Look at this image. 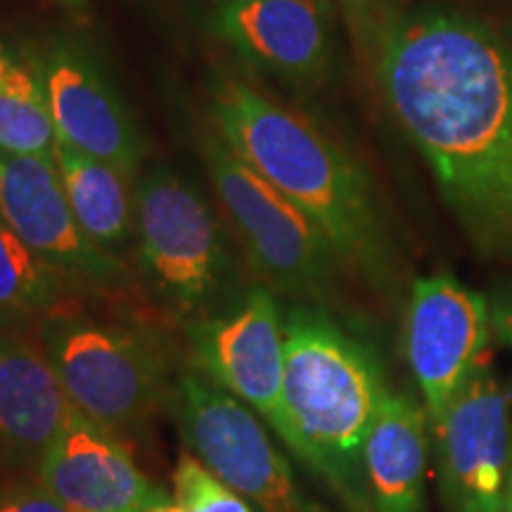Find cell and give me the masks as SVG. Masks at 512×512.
Masks as SVG:
<instances>
[{"mask_svg": "<svg viewBox=\"0 0 512 512\" xmlns=\"http://www.w3.org/2000/svg\"><path fill=\"white\" fill-rule=\"evenodd\" d=\"M508 399L512 401V384H510V394H508Z\"/></svg>", "mask_w": 512, "mask_h": 512, "instance_id": "cell-27", "label": "cell"}, {"mask_svg": "<svg viewBox=\"0 0 512 512\" xmlns=\"http://www.w3.org/2000/svg\"><path fill=\"white\" fill-rule=\"evenodd\" d=\"M202 157L230 226L268 290L297 304L325 306L335 290L339 259L323 230L221 136L202 138Z\"/></svg>", "mask_w": 512, "mask_h": 512, "instance_id": "cell-5", "label": "cell"}, {"mask_svg": "<svg viewBox=\"0 0 512 512\" xmlns=\"http://www.w3.org/2000/svg\"><path fill=\"white\" fill-rule=\"evenodd\" d=\"M375 81L479 247H512V50L482 19L425 5L387 36Z\"/></svg>", "mask_w": 512, "mask_h": 512, "instance_id": "cell-1", "label": "cell"}, {"mask_svg": "<svg viewBox=\"0 0 512 512\" xmlns=\"http://www.w3.org/2000/svg\"><path fill=\"white\" fill-rule=\"evenodd\" d=\"M72 285L0 221V332H29L67 309Z\"/></svg>", "mask_w": 512, "mask_h": 512, "instance_id": "cell-18", "label": "cell"}, {"mask_svg": "<svg viewBox=\"0 0 512 512\" xmlns=\"http://www.w3.org/2000/svg\"><path fill=\"white\" fill-rule=\"evenodd\" d=\"M190 368L245 403L268 430L283 420L285 328L268 287L226 311L188 323Z\"/></svg>", "mask_w": 512, "mask_h": 512, "instance_id": "cell-9", "label": "cell"}, {"mask_svg": "<svg viewBox=\"0 0 512 512\" xmlns=\"http://www.w3.org/2000/svg\"><path fill=\"white\" fill-rule=\"evenodd\" d=\"M38 339L74 411L119 437L171 401L174 358L152 332L64 309L43 320Z\"/></svg>", "mask_w": 512, "mask_h": 512, "instance_id": "cell-4", "label": "cell"}, {"mask_svg": "<svg viewBox=\"0 0 512 512\" xmlns=\"http://www.w3.org/2000/svg\"><path fill=\"white\" fill-rule=\"evenodd\" d=\"M430 418L411 394L389 389L366 444V472L377 512H425Z\"/></svg>", "mask_w": 512, "mask_h": 512, "instance_id": "cell-16", "label": "cell"}, {"mask_svg": "<svg viewBox=\"0 0 512 512\" xmlns=\"http://www.w3.org/2000/svg\"><path fill=\"white\" fill-rule=\"evenodd\" d=\"M349 29L356 57L370 74H375L377 57L392 34V29L406 15V0H332Z\"/></svg>", "mask_w": 512, "mask_h": 512, "instance_id": "cell-20", "label": "cell"}, {"mask_svg": "<svg viewBox=\"0 0 512 512\" xmlns=\"http://www.w3.org/2000/svg\"><path fill=\"white\" fill-rule=\"evenodd\" d=\"M55 3L64 5L67 10H86L88 0H55Z\"/></svg>", "mask_w": 512, "mask_h": 512, "instance_id": "cell-25", "label": "cell"}, {"mask_svg": "<svg viewBox=\"0 0 512 512\" xmlns=\"http://www.w3.org/2000/svg\"><path fill=\"white\" fill-rule=\"evenodd\" d=\"M57 128L36 57L0 43V152L55 159Z\"/></svg>", "mask_w": 512, "mask_h": 512, "instance_id": "cell-19", "label": "cell"}, {"mask_svg": "<svg viewBox=\"0 0 512 512\" xmlns=\"http://www.w3.org/2000/svg\"><path fill=\"white\" fill-rule=\"evenodd\" d=\"M0 221L64 275L72 290L114 294L126 287V268L83 233L55 159L0 152Z\"/></svg>", "mask_w": 512, "mask_h": 512, "instance_id": "cell-8", "label": "cell"}, {"mask_svg": "<svg viewBox=\"0 0 512 512\" xmlns=\"http://www.w3.org/2000/svg\"><path fill=\"white\" fill-rule=\"evenodd\" d=\"M36 479L72 512H145L169 501L119 434L74 408L43 453Z\"/></svg>", "mask_w": 512, "mask_h": 512, "instance_id": "cell-13", "label": "cell"}, {"mask_svg": "<svg viewBox=\"0 0 512 512\" xmlns=\"http://www.w3.org/2000/svg\"><path fill=\"white\" fill-rule=\"evenodd\" d=\"M43 86L57 138L131 178L143 159V138L98 62L79 43L57 38L41 57Z\"/></svg>", "mask_w": 512, "mask_h": 512, "instance_id": "cell-12", "label": "cell"}, {"mask_svg": "<svg viewBox=\"0 0 512 512\" xmlns=\"http://www.w3.org/2000/svg\"><path fill=\"white\" fill-rule=\"evenodd\" d=\"M0 512H72L67 505L57 501L41 482H15L0 484Z\"/></svg>", "mask_w": 512, "mask_h": 512, "instance_id": "cell-22", "label": "cell"}, {"mask_svg": "<svg viewBox=\"0 0 512 512\" xmlns=\"http://www.w3.org/2000/svg\"><path fill=\"white\" fill-rule=\"evenodd\" d=\"M72 413L41 339L0 332V460L38 467Z\"/></svg>", "mask_w": 512, "mask_h": 512, "instance_id": "cell-15", "label": "cell"}, {"mask_svg": "<svg viewBox=\"0 0 512 512\" xmlns=\"http://www.w3.org/2000/svg\"><path fill=\"white\" fill-rule=\"evenodd\" d=\"M489 339V299L451 273L415 280L406 309V356L432 432L439 430L467 375L489 351Z\"/></svg>", "mask_w": 512, "mask_h": 512, "instance_id": "cell-10", "label": "cell"}, {"mask_svg": "<svg viewBox=\"0 0 512 512\" xmlns=\"http://www.w3.org/2000/svg\"><path fill=\"white\" fill-rule=\"evenodd\" d=\"M214 29L242 60L294 86L330 74V0H219Z\"/></svg>", "mask_w": 512, "mask_h": 512, "instance_id": "cell-14", "label": "cell"}, {"mask_svg": "<svg viewBox=\"0 0 512 512\" xmlns=\"http://www.w3.org/2000/svg\"><path fill=\"white\" fill-rule=\"evenodd\" d=\"M216 131L242 162L297 204L347 266L380 294L399 292V259L361 164L302 112L235 76L211 88Z\"/></svg>", "mask_w": 512, "mask_h": 512, "instance_id": "cell-2", "label": "cell"}, {"mask_svg": "<svg viewBox=\"0 0 512 512\" xmlns=\"http://www.w3.org/2000/svg\"><path fill=\"white\" fill-rule=\"evenodd\" d=\"M283 328V420L273 432L344 510L377 512L366 444L392 389L380 356L328 306L294 304Z\"/></svg>", "mask_w": 512, "mask_h": 512, "instance_id": "cell-3", "label": "cell"}, {"mask_svg": "<svg viewBox=\"0 0 512 512\" xmlns=\"http://www.w3.org/2000/svg\"><path fill=\"white\" fill-rule=\"evenodd\" d=\"M55 164L64 195L83 233L114 254L136 230V197L128 178L112 164L100 162L57 138Z\"/></svg>", "mask_w": 512, "mask_h": 512, "instance_id": "cell-17", "label": "cell"}, {"mask_svg": "<svg viewBox=\"0 0 512 512\" xmlns=\"http://www.w3.org/2000/svg\"><path fill=\"white\" fill-rule=\"evenodd\" d=\"M133 197L138 266L159 304L190 323L216 313L233 264L209 202L164 166L140 178Z\"/></svg>", "mask_w": 512, "mask_h": 512, "instance_id": "cell-6", "label": "cell"}, {"mask_svg": "<svg viewBox=\"0 0 512 512\" xmlns=\"http://www.w3.org/2000/svg\"><path fill=\"white\" fill-rule=\"evenodd\" d=\"M145 512H183V508L178 503H174V498H169V501L159 503V505H155V508H150Z\"/></svg>", "mask_w": 512, "mask_h": 512, "instance_id": "cell-24", "label": "cell"}, {"mask_svg": "<svg viewBox=\"0 0 512 512\" xmlns=\"http://www.w3.org/2000/svg\"><path fill=\"white\" fill-rule=\"evenodd\" d=\"M174 503L183 512H254L233 486L211 472L200 458L183 453L171 475Z\"/></svg>", "mask_w": 512, "mask_h": 512, "instance_id": "cell-21", "label": "cell"}, {"mask_svg": "<svg viewBox=\"0 0 512 512\" xmlns=\"http://www.w3.org/2000/svg\"><path fill=\"white\" fill-rule=\"evenodd\" d=\"M503 512H512V470H510V479H508V494H505Z\"/></svg>", "mask_w": 512, "mask_h": 512, "instance_id": "cell-26", "label": "cell"}, {"mask_svg": "<svg viewBox=\"0 0 512 512\" xmlns=\"http://www.w3.org/2000/svg\"><path fill=\"white\" fill-rule=\"evenodd\" d=\"M491 313V335L505 347H512V280L496 287L489 297Z\"/></svg>", "mask_w": 512, "mask_h": 512, "instance_id": "cell-23", "label": "cell"}, {"mask_svg": "<svg viewBox=\"0 0 512 512\" xmlns=\"http://www.w3.org/2000/svg\"><path fill=\"white\" fill-rule=\"evenodd\" d=\"M178 432L195 458L233 486L254 512H328L294 475L266 425L197 370H181L171 394Z\"/></svg>", "mask_w": 512, "mask_h": 512, "instance_id": "cell-7", "label": "cell"}, {"mask_svg": "<svg viewBox=\"0 0 512 512\" xmlns=\"http://www.w3.org/2000/svg\"><path fill=\"white\" fill-rule=\"evenodd\" d=\"M434 437L448 510L503 512L510 479L508 396L489 351L467 375Z\"/></svg>", "mask_w": 512, "mask_h": 512, "instance_id": "cell-11", "label": "cell"}]
</instances>
